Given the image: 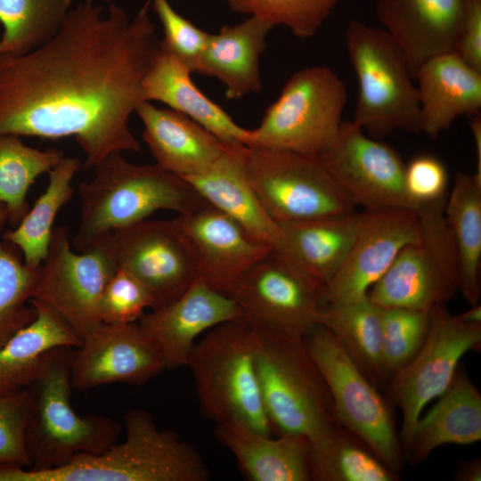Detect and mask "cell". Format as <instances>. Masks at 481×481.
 Listing matches in <instances>:
<instances>
[{
  "mask_svg": "<svg viewBox=\"0 0 481 481\" xmlns=\"http://www.w3.org/2000/svg\"><path fill=\"white\" fill-rule=\"evenodd\" d=\"M149 1L133 18L84 0L47 41L0 54V136L74 137L94 168L140 151L129 119L146 102L143 80L159 40Z\"/></svg>",
  "mask_w": 481,
  "mask_h": 481,
  "instance_id": "6da1fadb",
  "label": "cell"
},
{
  "mask_svg": "<svg viewBox=\"0 0 481 481\" xmlns=\"http://www.w3.org/2000/svg\"><path fill=\"white\" fill-rule=\"evenodd\" d=\"M126 438L99 454L83 453L68 463L33 470L0 467V481H207L209 469L199 451L176 433L160 429L150 412L124 415Z\"/></svg>",
  "mask_w": 481,
  "mask_h": 481,
  "instance_id": "7a4b0ae2",
  "label": "cell"
},
{
  "mask_svg": "<svg viewBox=\"0 0 481 481\" xmlns=\"http://www.w3.org/2000/svg\"><path fill=\"white\" fill-rule=\"evenodd\" d=\"M80 183V221L74 238L78 252L115 230L147 219L159 210L186 213L208 204L183 178L158 164L137 165L113 153Z\"/></svg>",
  "mask_w": 481,
  "mask_h": 481,
  "instance_id": "3957f363",
  "label": "cell"
},
{
  "mask_svg": "<svg viewBox=\"0 0 481 481\" xmlns=\"http://www.w3.org/2000/svg\"><path fill=\"white\" fill-rule=\"evenodd\" d=\"M76 347L50 350L27 388V446L33 470L57 468L78 454H99L117 443L122 426L109 417L79 416L70 404Z\"/></svg>",
  "mask_w": 481,
  "mask_h": 481,
  "instance_id": "277c9868",
  "label": "cell"
},
{
  "mask_svg": "<svg viewBox=\"0 0 481 481\" xmlns=\"http://www.w3.org/2000/svg\"><path fill=\"white\" fill-rule=\"evenodd\" d=\"M251 328L260 391L273 431L309 442L338 424L305 338Z\"/></svg>",
  "mask_w": 481,
  "mask_h": 481,
  "instance_id": "5b68a950",
  "label": "cell"
},
{
  "mask_svg": "<svg viewBox=\"0 0 481 481\" xmlns=\"http://www.w3.org/2000/svg\"><path fill=\"white\" fill-rule=\"evenodd\" d=\"M202 414L216 424L240 421L272 435L256 367L255 337L243 319L205 333L187 363Z\"/></svg>",
  "mask_w": 481,
  "mask_h": 481,
  "instance_id": "8992f818",
  "label": "cell"
},
{
  "mask_svg": "<svg viewBox=\"0 0 481 481\" xmlns=\"http://www.w3.org/2000/svg\"><path fill=\"white\" fill-rule=\"evenodd\" d=\"M345 44L358 84L352 121L379 140L397 130L420 132L418 90L399 45L382 28L356 20Z\"/></svg>",
  "mask_w": 481,
  "mask_h": 481,
  "instance_id": "52a82bcc",
  "label": "cell"
},
{
  "mask_svg": "<svg viewBox=\"0 0 481 481\" xmlns=\"http://www.w3.org/2000/svg\"><path fill=\"white\" fill-rule=\"evenodd\" d=\"M347 96L345 83L330 68H303L286 81L259 126L249 129L247 146L320 158L339 132Z\"/></svg>",
  "mask_w": 481,
  "mask_h": 481,
  "instance_id": "ba28073f",
  "label": "cell"
},
{
  "mask_svg": "<svg viewBox=\"0 0 481 481\" xmlns=\"http://www.w3.org/2000/svg\"><path fill=\"white\" fill-rule=\"evenodd\" d=\"M445 199L420 204L421 237L404 246L367 298L382 308L430 310L459 290L458 261L447 226Z\"/></svg>",
  "mask_w": 481,
  "mask_h": 481,
  "instance_id": "9c48e42d",
  "label": "cell"
},
{
  "mask_svg": "<svg viewBox=\"0 0 481 481\" xmlns=\"http://www.w3.org/2000/svg\"><path fill=\"white\" fill-rule=\"evenodd\" d=\"M330 395L337 422L398 472L404 452L389 407L338 338L317 324L305 337Z\"/></svg>",
  "mask_w": 481,
  "mask_h": 481,
  "instance_id": "30bf717a",
  "label": "cell"
},
{
  "mask_svg": "<svg viewBox=\"0 0 481 481\" xmlns=\"http://www.w3.org/2000/svg\"><path fill=\"white\" fill-rule=\"evenodd\" d=\"M246 170L259 200L279 225L355 212L319 158L247 146Z\"/></svg>",
  "mask_w": 481,
  "mask_h": 481,
  "instance_id": "8fae6325",
  "label": "cell"
},
{
  "mask_svg": "<svg viewBox=\"0 0 481 481\" xmlns=\"http://www.w3.org/2000/svg\"><path fill=\"white\" fill-rule=\"evenodd\" d=\"M481 345V324L452 314L444 305L429 311L426 338L417 354L392 374L391 395L402 412L400 444L406 455L424 407L451 384L463 355Z\"/></svg>",
  "mask_w": 481,
  "mask_h": 481,
  "instance_id": "7c38bea8",
  "label": "cell"
},
{
  "mask_svg": "<svg viewBox=\"0 0 481 481\" xmlns=\"http://www.w3.org/2000/svg\"><path fill=\"white\" fill-rule=\"evenodd\" d=\"M117 269L102 241L77 253L70 246L69 230L55 227L47 253L37 269L32 299L53 308L82 340L102 323V297Z\"/></svg>",
  "mask_w": 481,
  "mask_h": 481,
  "instance_id": "4fadbf2b",
  "label": "cell"
},
{
  "mask_svg": "<svg viewBox=\"0 0 481 481\" xmlns=\"http://www.w3.org/2000/svg\"><path fill=\"white\" fill-rule=\"evenodd\" d=\"M97 240L104 243L118 268L149 289L153 309L177 298L199 277L192 245L173 220L147 218Z\"/></svg>",
  "mask_w": 481,
  "mask_h": 481,
  "instance_id": "5bb4252c",
  "label": "cell"
},
{
  "mask_svg": "<svg viewBox=\"0 0 481 481\" xmlns=\"http://www.w3.org/2000/svg\"><path fill=\"white\" fill-rule=\"evenodd\" d=\"M319 159L355 207L414 210L405 192L400 154L352 120L342 122L334 143Z\"/></svg>",
  "mask_w": 481,
  "mask_h": 481,
  "instance_id": "9a60e30c",
  "label": "cell"
},
{
  "mask_svg": "<svg viewBox=\"0 0 481 481\" xmlns=\"http://www.w3.org/2000/svg\"><path fill=\"white\" fill-rule=\"evenodd\" d=\"M231 297L251 327L299 337L318 324L322 289L273 250L240 279Z\"/></svg>",
  "mask_w": 481,
  "mask_h": 481,
  "instance_id": "2e32d148",
  "label": "cell"
},
{
  "mask_svg": "<svg viewBox=\"0 0 481 481\" xmlns=\"http://www.w3.org/2000/svg\"><path fill=\"white\" fill-rule=\"evenodd\" d=\"M421 237L415 210L387 208L364 210L356 233L338 270L322 290L327 304L348 303L367 298L400 250Z\"/></svg>",
  "mask_w": 481,
  "mask_h": 481,
  "instance_id": "e0dca14e",
  "label": "cell"
},
{
  "mask_svg": "<svg viewBox=\"0 0 481 481\" xmlns=\"http://www.w3.org/2000/svg\"><path fill=\"white\" fill-rule=\"evenodd\" d=\"M165 369L159 352L138 322H102L75 348L71 385L77 390L117 382L138 386Z\"/></svg>",
  "mask_w": 481,
  "mask_h": 481,
  "instance_id": "ac0fdd59",
  "label": "cell"
},
{
  "mask_svg": "<svg viewBox=\"0 0 481 481\" xmlns=\"http://www.w3.org/2000/svg\"><path fill=\"white\" fill-rule=\"evenodd\" d=\"M173 221L192 245L199 277L228 296L248 270L273 250L208 204L178 214Z\"/></svg>",
  "mask_w": 481,
  "mask_h": 481,
  "instance_id": "d6986e66",
  "label": "cell"
},
{
  "mask_svg": "<svg viewBox=\"0 0 481 481\" xmlns=\"http://www.w3.org/2000/svg\"><path fill=\"white\" fill-rule=\"evenodd\" d=\"M243 319L236 301L198 277L172 302L151 310L138 324L159 352L166 369L187 366L198 338L220 324Z\"/></svg>",
  "mask_w": 481,
  "mask_h": 481,
  "instance_id": "ffe728a7",
  "label": "cell"
},
{
  "mask_svg": "<svg viewBox=\"0 0 481 481\" xmlns=\"http://www.w3.org/2000/svg\"><path fill=\"white\" fill-rule=\"evenodd\" d=\"M376 14L414 75L428 59L455 50L463 0H377Z\"/></svg>",
  "mask_w": 481,
  "mask_h": 481,
  "instance_id": "44dd1931",
  "label": "cell"
},
{
  "mask_svg": "<svg viewBox=\"0 0 481 481\" xmlns=\"http://www.w3.org/2000/svg\"><path fill=\"white\" fill-rule=\"evenodd\" d=\"M420 112V132L436 138L460 116L481 110V71L457 53L425 61L414 72Z\"/></svg>",
  "mask_w": 481,
  "mask_h": 481,
  "instance_id": "7402d4cb",
  "label": "cell"
},
{
  "mask_svg": "<svg viewBox=\"0 0 481 481\" xmlns=\"http://www.w3.org/2000/svg\"><path fill=\"white\" fill-rule=\"evenodd\" d=\"M246 151L244 144H228L208 168L183 179L208 205L273 248L279 239L281 227L267 213L250 184L246 170Z\"/></svg>",
  "mask_w": 481,
  "mask_h": 481,
  "instance_id": "603a6c76",
  "label": "cell"
},
{
  "mask_svg": "<svg viewBox=\"0 0 481 481\" xmlns=\"http://www.w3.org/2000/svg\"><path fill=\"white\" fill-rule=\"evenodd\" d=\"M143 126V140L156 164L186 178L208 168L228 143L183 114L143 102L136 109Z\"/></svg>",
  "mask_w": 481,
  "mask_h": 481,
  "instance_id": "cb8c5ba5",
  "label": "cell"
},
{
  "mask_svg": "<svg viewBox=\"0 0 481 481\" xmlns=\"http://www.w3.org/2000/svg\"><path fill=\"white\" fill-rule=\"evenodd\" d=\"M192 70L159 40L143 80L146 102H160L190 118L222 142L247 146L249 129L243 128L192 79Z\"/></svg>",
  "mask_w": 481,
  "mask_h": 481,
  "instance_id": "d4e9b609",
  "label": "cell"
},
{
  "mask_svg": "<svg viewBox=\"0 0 481 481\" xmlns=\"http://www.w3.org/2000/svg\"><path fill=\"white\" fill-rule=\"evenodd\" d=\"M273 28L263 18L249 16L238 24L222 27L217 33H209L195 72L220 80L227 100L260 92L259 60Z\"/></svg>",
  "mask_w": 481,
  "mask_h": 481,
  "instance_id": "484cf974",
  "label": "cell"
},
{
  "mask_svg": "<svg viewBox=\"0 0 481 481\" xmlns=\"http://www.w3.org/2000/svg\"><path fill=\"white\" fill-rule=\"evenodd\" d=\"M360 213L281 224L273 252L322 290L342 265Z\"/></svg>",
  "mask_w": 481,
  "mask_h": 481,
  "instance_id": "4316f807",
  "label": "cell"
},
{
  "mask_svg": "<svg viewBox=\"0 0 481 481\" xmlns=\"http://www.w3.org/2000/svg\"><path fill=\"white\" fill-rule=\"evenodd\" d=\"M216 436L252 481H309L308 440L297 435L263 434L237 421L216 424Z\"/></svg>",
  "mask_w": 481,
  "mask_h": 481,
  "instance_id": "83f0119b",
  "label": "cell"
},
{
  "mask_svg": "<svg viewBox=\"0 0 481 481\" xmlns=\"http://www.w3.org/2000/svg\"><path fill=\"white\" fill-rule=\"evenodd\" d=\"M436 404L420 417L406 455L419 463L444 444H470L481 439V395L458 368L451 384Z\"/></svg>",
  "mask_w": 481,
  "mask_h": 481,
  "instance_id": "f1b7e54d",
  "label": "cell"
},
{
  "mask_svg": "<svg viewBox=\"0 0 481 481\" xmlns=\"http://www.w3.org/2000/svg\"><path fill=\"white\" fill-rule=\"evenodd\" d=\"M35 319L0 347V396L22 390L34 380L46 354L56 347H77L81 340L49 306L31 299Z\"/></svg>",
  "mask_w": 481,
  "mask_h": 481,
  "instance_id": "f546056e",
  "label": "cell"
},
{
  "mask_svg": "<svg viewBox=\"0 0 481 481\" xmlns=\"http://www.w3.org/2000/svg\"><path fill=\"white\" fill-rule=\"evenodd\" d=\"M444 213L456 250L459 290L474 306L481 291V179L458 172Z\"/></svg>",
  "mask_w": 481,
  "mask_h": 481,
  "instance_id": "4dcf8cb0",
  "label": "cell"
},
{
  "mask_svg": "<svg viewBox=\"0 0 481 481\" xmlns=\"http://www.w3.org/2000/svg\"><path fill=\"white\" fill-rule=\"evenodd\" d=\"M382 307L368 298L321 307L318 324L328 329L377 387L390 376L383 355Z\"/></svg>",
  "mask_w": 481,
  "mask_h": 481,
  "instance_id": "1f68e13d",
  "label": "cell"
},
{
  "mask_svg": "<svg viewBox=\"0 0 481 481\" xmlns=\"http://www.w3.org/2000/svg\"><path fill=\"white\" fill-rule=\"evenodd\" d=\"M77 158L63 157L49 172L45 192L37 198L21 221L3 238L22 253L24 263L37 269L45 258L51 241L57 214L71 199L72 181L80 169Z\"/></svg>",
  "mask_w": 481,
  "mask_h": 481,
  "instance_id": "d6a6232c",
  "label": "cell"
},
{
  "mask_svg": "<svg viewBox=\"0 0 481 481\" xmlns=\"http://www.w3.org/2000/svg\"><path fill=\"white\" fill-rule=\"evenodd\" d=\"M308 444L312 480H398L397 472L385 465L360 439L339 424Z\"/></svg>",
  "mask_w": 481,
  "mask_h": 481,
  "instance_id": "836d02e7",
  "label": "cell"
},
{
  "mask_svg": "<svg viewBox=\"0 0 481 481\" xmlns=\"http://www.w3.org/2000/svg\"><path fill=\"white\" fill-rule=\"evenodd\" d=\"M74 2L0 0V54L26 53L47 41L61 28Z\"/></svg>",
  "mask_w": 481,
  "mask_h": 481,
  "instance_id": "e575fe53",
  "label": "cell"
},
{
  "mask_svg": "<svg viewBox=\"0 0 481 481\" xmlns=\"http://www.w3.org/2000/svg\"><path fill=\"white\" fill-rule=\"evenodd\" d=\"M63 157L54 148L41 151L28 146L16 135L0 136V203L12 224L17 225L29 209V187Z\"/></svg>",
  "mask_w": 481,
  "mask_h": 481,
  "instance_id": "d590c367",
  "label": "cell"
},
{
  "mask_svg": "<svg viewBox=\"0 0 481 481\" xmlns=\"http://www.w3.org/2000/svg\"><path fill=\"white\" fill-rule=\"evenodd\" d=\"M6 220L5 208L0 203V228ZM37 269L26 265L0 242V347L37 315L36 308L28 305L34 297Z\"/></svg>",
  "mask_w": 481,
  "mask_h": 481,
  "instance_id": "8d00e7d4",
  "label": "cell"
},
{
  "mask_svg": "<svg viewBox=\"0 0 481 481\" xmlns=\"http://www.w3.org/2000/svg\"><path fill=\"white\" fill-rule=\"evenodd\" d=\"M340 0H225L238 13L284 26L298 37H314Z\"/></svg>",
  "mask_w": 481,
  "mask_h": 481,
  "instance_id": "74e56055",
  "label": "cell"
},
{
  "mask_svg": "<svg viewBox=\"0 0 481 481\" xmlns=\"http://www.w3.org/2000/svg\"><path fill=\"white\" fill-rule=\"evenodd\" d=\"M430 310L382 308L383 355L389 375L404 367L423 344Z\"/></svg>",
  "mask_w": 481,
  "mask_h": 481,
  "instance_id": "f35d334b",
  "label": "cell"
},
{
  "mask_svg": "<svg viewBox=\"0 0 481 481\" xmlns=\"http://www.w3.org/2000/svg\"><path fill=\"white\" fill-rule=\"evenodd\" d=\"M149 289L134 275L118 268L108 281L101 301L103 323L126 324L139 321L146 309H153Z\"/></svg>",
  "mask_w": 481,
  "mask_h": 481,
  "instance_id": "ab89813d",
  "label": "cell"
},
{
  "mask_svg": "<svg viewBox=\"0 0 481 481\" xmlns=\"http://www.w3.org/2000/svg\"><path fill=\"white\" fill-rule=\"evenodd\" d=\"M29 409L27 388L0 396V467L32 465L27 446Z\"/></svg>",
  "mask_w": 481,
  "mask_h": 481,
  "instance_id": "60d3db41",
  "label": "cell"
},
{
  "mask_svg": "<svg viewBox=\"0 0 481 481\" xmlns=\"http://www.w3.org/2000/svg\"><path fill=\"white\" fill-rule=\"evenodd\" d=\"M162 26L160 42L195 72L209 33L178 13L168 0H148Z\"/></svg>",
  "mask_w": 481,
  "mask_h": 481,
  "instance_id": "b9f144b4",
  "label": "cell"
},
{
  "mask_svg": "<svg viewBox=\"0 0 481 481\" xmlns=\"http://www.w3.org/2000/svg\"><path fill=\"white\" fill-rule=\"evenodd\" d=\"M404 183L414 210L420 204L446 198L448 173L444 163L430 154H420L405 164Z\"/></svg>",
  "mask_w": 481,
  "mask_h": 481,
  "instance_id": "7bdbcfd3",
  "label": "cell"
},
{
  "mask_svg": "<svg viewBox=\"0 0 481 481\" xmlns=\"http://www.w3.org/2000/svg\"><path fill=\"white\" fill-rule=\"evenodd\" d=\"M454 52L481 71V0H463L461 28Z\"/></svg>",
  "mask_w": 481,
  "mask_h": 481,
  "instance_id": "ee69618b",
  "label": "cell"
},
{
  "mask_svg": "<svg viewBox=\"0 0 481 481\" xmlns=\"http://www.w3.org/2000/svg\"><path fill=\"white\" fill-rule=\"evenodd\" d=\"M454 479L457 481H480L481 461L479 458L461 462L456 470Z\"/></svg>",
  "mask_w": 481,
  "mask_h": 481,
  "instance_id": "f6af8a7d",
  "label": "cell"
},
{
  "mask_svg": "<svg viewBox=\"0 0 481 481\" xmlns=\"http://www.w3.org/2000/svg\"><path fill=\"white\" fill-rule=\"evenodd\" d=\"M470 118L469 123L476 150L477 167L474 173L477 178L481 179V115L477 114Z\"/></svg>",
  "mask_w": 481,
  "mask_h": 481,
  "instance_id": "bcb514c9",
  "label": "cell"
},
{
  "mask_svg": "<svg viewBox=\"0 0 481 481\" xmlns=\"http://www.w3.org/2000/svg\"><path fill=\"white\" fill-rule=\"evenodd\" d=\"M464 322L474 324H481V306L477 303L470 306L467 311L458 314Z\"/></svg>",
  "mask_w": 481,
  "mask_h": 481,
  "instance_id": "7dc6e473",
  "label": "cell"
}]
</instances>
